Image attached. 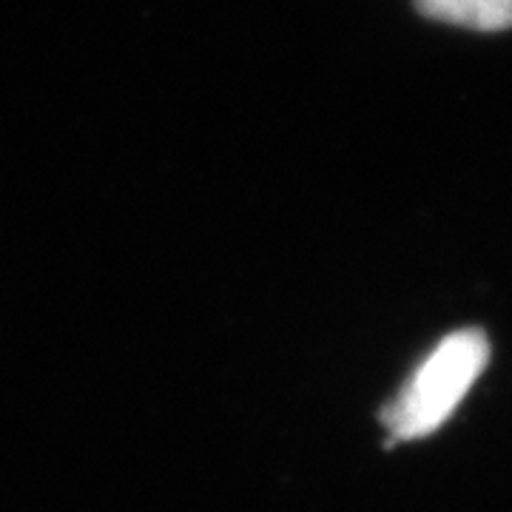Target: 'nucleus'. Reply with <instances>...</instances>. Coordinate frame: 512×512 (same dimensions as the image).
Returning a JSON list of instances; mask_svg holds the SVG:
<instances>
[{"mask_svg": "<svg viewBox=\"0 0 512 512\" xmlns=\"http://www.w3.org/2000/svg\"><path fill=\"white\" fill-rule=\"evenodd\" d=\"M490 359V345L481 330L450 333L413 373L396 404L387 410V424L396 439H421L441 427L447 416L478 382Z\"/></svg>", "mask_w": 512, "mask_h": 512, "instance_id": "1", "label": "nucleus"}, {"mask_svg": "<svg viewBox=\"0 0 512 512\" xmlns=\"http://www.w3.org/2000/svg\"><path fill=\"white\" fill-rule=\"evenodd\" d=\"M421 15L478 32L512 29V0H416Z\"/></svg>", "mask_w": 512, "mask_h": 512, "instance_id": "2", "label": "nucleus"}]
</instances>
